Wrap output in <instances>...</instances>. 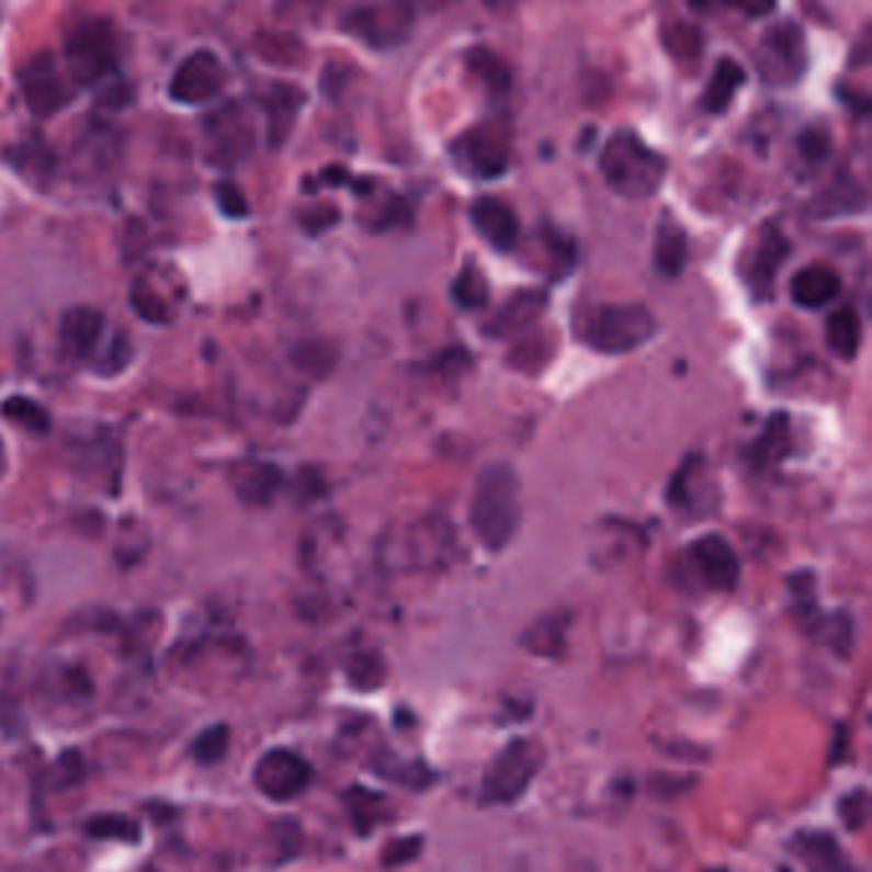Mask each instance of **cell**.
Masks as SVG:
<instances>
[{"mask_svg": "<svg viewBox=\"0 0 872 872\" xmlns=\"http://www.w3.org/2000/svg\"><path fill=\"white\" fill-rule=\"evenodd\" d=\"M745 80H747L745 69L739 67L735 59L727 57L720 59L712 72V82L706 84L704 95H701V107L709 113H724L732 105L737 92L743 90Z\"/></svg>", "mask_w": 872, "mask_h": 872, "instance_id": "21", "label": "cell"}, {"mask_svg": "<svg viewBox=\"0 0 872 872\" xmlns=\"http://www.w3.org/2000/svg\"><path fill=\"white\" fill-rule=\"evenodd\" d=\"M230 484H234L236 494L244 501H249L253 507H267L280 494L284 476L272 463L244 461L230 471Z\"/></svg>", "mask_w": 872, "mask_h": 872, "instance_id": "15", "label": "cell"}, {"mask_svg": "<svg viewBox=\"0 0 872 872\" xmlns=\"http://www.w3.org/2000/svg\"><path fill=\"white\" fill-rule=\"evenodd\" d=\"M228 739H230V732L226 724H215V727L200 732V735L192 739V745H190L192 758H195L200 766H215V762H220L223 758H226Z\"/></svg>", "mask_w": 872, "mask_h": 872, "instance_id": "31", "label": "cell"}, {"mask_svg": "<svg viewBox=\"0 0 872 872\" xmlns=\"http://www.w3.org/2000/svg\"><path fill=\"white\" fill-rule=\"evenodd\" d=\"M223 84H226V69H223L220 59L213 52L197 49L177 67L172 84H169V95L180 103L200 105L218 98Z\"/></svg>", "mask_w": 872, "mask_h": 872, "instance_id": "11", "label": "cell"}, {"mask_svg": "<svg viewBox=\"0 0 872 872\" xmlns=\"http://www.w3.org/2000/svg\"><path fill=\"white\" fill-rule=\"evenodd\" d=\"M789 453H791V422L785 415L778 412L768 420L762 435L747 448V455H750L755 471H768L775 468L783 458H789Z\"/></svg>", "mask_w": 872, "mask_h": 872, "instance_id": "20", "label": "cell"}, {"mask_svg": "<svg viewBox=\"0 0 872 872\" xmlns=\"http://www.w3.org/2000/svg\"><path fill=\"white\" fill-rule=\"evenodd\" d=\"M468 67L474 69V72L482 77V80L489 84L491 90L497 92H505L509 88V69L505 61H501L497 54L489 52V49H471L468 52Z\"/></svg>", "mask_w": 872, "mask_h": 872, "instance_id": "32", "label": "cell"}, {"mask_svg": "<svg viewBox=\"0 0 872 872\" xmlns=\"http://www.w3.org/2000/svg\"><path fill=\"white\" fill-rule=\"evenodd\" d=\"M0 412H3L5 420H11L13 426L23 428L26 433L44 435L49 430V415H46L42 405H36L29 397H8Z\"/></svg>", "mask_w": 872, "mask_h": 872, "instance_id": "30", "label": "cell"}, {"mask_svg": "<svg viewBox=\"0 0 872 872\" xmlns=\"http://www.w3.org/2000/svg\"><path fill=\"white\" fill-rule=\"evenodd\" d=\"M420 845H422L420 837L397 839V842H392L387 847V852H384V865L387 868L407 865V862H412L420 854Z\"/></svg>", "mask_w": 872, "mask_h": 872, "instance_id": "39", "label": "cell"}, {"mask_svg": "<svg viewBox=\"0 0 872 872\" xmlns=\"http://www.w3.org/2000/svg\"><path fill=\"white\" fill-rule=\"evenodd\" d=\"M543 766V750L532 739H514L497 755L482 781V801L489 806H509L530 789Z\"/></svg>", "mask_w": 872, "mask_h": 872, "instance_id": "4", "label": "cell"}, {"mask_svg": "<svg viewBox=\"0 0 872 872\" xmlns=\"http://www.w3.org/2000/svg\"><path fill=\"white\" fill-rule=\"evenodd\" d=\"M128 364V341L126 338H115V343L111 346V359L103 361V366H111L113 372H121Z\"/></svg>", "mask_w": 872, "mask_h": 872, "instance_id": "40", "label": "cell"}, {"mask_svg": "<svg viewBox=\"0 0 872 872\" xmlns=\"http://www.w3.org/2000/svg\"><path fill=\"white\" fill-rule=\"evenodd\" d=\"M566 630H568L566 614L547 612L530 624L528 632L522 635V645L528 647L530 653L540 655V658H555V655L563 653V645H566Z\"/></svg>", "mask_w": 872, "mask_h": 872, "instance_id": "22", "label": "cell"}, {"mask_svg": "<svg viewBox=\"0 0 872 872\" xmlns=\"http://www.w3.org/2000/svg\"><path fill=\"white\" fill-rule=\"evenodd\" d=\"M468 220L494 251H512L520 241V218L505 200L482 195L468 207Z\"/></svg>", "mask_w": 872, "mask_h": 872, "instance_id": "14", "label": "cell"}, {"mask_svg": "<svg viewBox=\"0 0 872 872\" xmlns=\"http://www.w3.org/2000/svg\"><path fill=\"white\" fill-rule=\"evenodd\" d=\"M207 131H211L223 159H241L251 149V134L246 131L244 121L238 118L236 107H226V111L215 113L211 123H207Z\"/></svg>", "mask_w": 872, "mask_h": 872, "instance_id": "23", "label": "cell"}, {"mask_svg": "<svg viewBox=\"0 0 872 872\" xmlns=\"http://www.w3.org/2000/svg\"><path fill=\"white\" fill-rule=\"evenodd\" d=\"M816 215L822 218H835L845 213H862L865 211V192H862L852 180H839L831 184L829 192L816 200Z\"/></svg>", "mask_w": 872, "mask_h": 872, "instance_id": "27", "label": "cell"}, {"mask_svg": "<svg viewBox=\"0 0 872 872\" xmlns=\"http://www.w3.org/2000/svg\"><path fill=\"white\" fill-rule=\"evenodd\" d=\"M545 292L540 290H530V292H520V295H514L509 303L501 307V310L494 315V318L486 322L482 328L484 336L489 338H505V336H512L517 330L528 328L530 322H535L540 315L545 310Z\"/></svg>", "mask_w": 872, "mask_h": 872, "instance_id": "19", "label": "cell"}, {"mask_svg": "<svg viewBox=\"0 0 872 872\" xmlns=\"http://www.w3.org/2000/svg\"><path fill=\"white\" fill-rule=\"evenodd\" d=\"M791 257V241L783 236L781 228L766 226L762 234L755 241L752 251L747 253L745 261V282L750 295L762 303V299L773 297V287L778 280V272L785 264V259Z\"/></svg>", "mask_w": 872, "mask_h": 872, "instance_id": "12", "label": "cell"}, {"mask_svg": "<svg viewBox=\"0 0 872 872\" xmlns=\"http://www.w3.org/2000/svg\"><path fill=\"white\" fill-rule=\"evenodd\" d=\"M131 305H134L138 318L154 322V326H165L169 320L167 303L157 295V290H154L151 284L136 282L134 290H131Z\"/></svg>", "mask_w": 872, "mask_h": 872, "instance_id": "34", "label": "cell"}, {"mask_svg": "<svg viewBox=\"0 0 872 872\" xmlns=\"http://www.w3.org/2000/svg\"><path fill=\"white\" fill-rule=\"evenodd\" d=\"M0 471H3V445H0Z\"/></svg>", "mask_w": 872, "mask_h": 872, "instance_id": "41", "label": "cell"}, {"mask_svg": "<svg viewBox=\"0 0 872 872\" xmlns=\"http://www.w3.org/2000/svg\"><path fill=\"white\" fill-rule=\"evenodd\" d=\"M808 67L806 36L799 23L778 21L760 38L758 69L770 84H793Z\"/></svg>", "mask_w": 872, "mask_h": 872, "instance_id": "6", "label": "cell"}, {"mask_svg": "<svg viewBox=\"0 0 872 872\" xmlns=\"http://www.w3.org/2000/svg\"><path fill=\"white\" fill-rule=\"evenodd\" d=\"M451 295L455 305L463 307V310H476V307H484L486 299H489V282L478 272L476 264H468L453 280Z\"/></svg>", "mask_w": 872, "mask_h": 872, "instance_id": "29", "label": "cell"}, {"mask_svg": "<svg viewBox=\"0 0 872 872\" xmlns=\"http://www.w3.org/2000/svg\"><path fill=\"white\" fill-rule=\"evenodd\" d=\"M599 172L607 188L624 200H647L663 188L668 161L650 149L635 131L620 128L607 138L599 154Z\"/></svg>", "mask_w": 872, "mask_h": 872, "instance_id": "2", "label": "cell"}, {"mask_svg": "<svg viewBox=\"0 0 872 872\" xmlns=\"http://www.w3.org/2000/svg\"><path fill=\"white\" fill-rule=\"evenodd\" d=\"M105 333V318L92 307H72L65 313L59 328V338L65 351L72 359H84L98 349L100 338Z\"/></svg>", "mask_w": 872, "mask_h": 872, "instance_id": "16", "label": "cell"}, {"mask_svg": "<svg viewBox=\"0 0 872 872\" xmlns=\"http://www.w3.org/2000/svg\"><path fill=\"white\" fill-rule=\"evenodd\" d=\"M689 558L701 581L714 591H729L739 581V558L722 535H701L689 547Z\"/></svg>", "mask_w": 872, "mask_h": 872, "instance_id": "13", "label": "cell"}, {"mask_svg": "<svg viewBox=\"0 0 872 872\" xmlns=\"http://www.w3.org/2000/svg\"><path fill=\"white\" fill-rule=\"evenodd\" d=\"M21 92L34 115H54L69 103L72 90L61 75L57 59L49 52L36 54L21 69Z\"/></svg>", "mask_w": 872, "mask_h": 872, "instance_id": "10", "label": "cell"}, {"mask_svg": "<svg viewBox=\"0 0 872 872\" xmlns=\"http://www.w3.org/2000/svg\"><path fill=\"white\" fill-rule=\"evenodd\" d=\"M299 105H303V92H297L295 88L274 84L272 92H269L267 107H269V141H272V146H282L284 138L290 136Z\"/></svg>", "mask_w": 872, "mask_h": 872, "instance_id": "25", "label": "cell"}, {"mask_svg": "<svg viewBox=\"0 0 872 872\" xmlns=\"http://www.w3.org/2000/svg\"><path fill=\"white\" fill-rule=\"evenodd\" d=\"M686 261H689V236H686L681 223L666 213L658 223V230H655V272L673 280V276H678L686 269Z\"/></svg>", "mask_w": 872, "mask_h": 872, "instance_id": "18", "label": "cell"}, {"mask_svg": "<svg viewBox=\"0 0 872 872\" xmlns=\"http://www.w3.org/2000/svg\"><path fill=\"white\" fill-rule=\"evenodd\" d=\"M839 814H842V822L847 824V829L858 831L868 819V793L854 791L852 796H847L842 801V806H839Z\"/></svg>", "mask_w": 872, "mask_h": 872, "instance_id": "38", "label": "cell"}, {"mask_svg": "<svg viewBox=\"0 0 872 872\" xmlns=\"http://www.w3.org/2000/svg\"><path fill=\"white\" fill-rule=\"evenodd\" d=\"M253 785L261 796L272 801H292L303 793L313 781V768L303 755L287 750V747H274L253 768Z\"/></svg>", "mask_w": 872, "mask_h": 872, "instance_id": "9", "label": "cell"}, {"mask_svg": "<svg viewBox=\"0 0 872 872\" xmlns=\"http://www.w3.org/2000/svg\"><path fill=\"white\" fill-rule=\"evenodd\" d=\"M215 197H218L220 211L230 215V218H244V215L249 213V203H246L244 192L238 190L234 182H220L218 188H215Z\"/></svg>", "mask_w": 872, "mask_h": 872, "instance_id": "37", "label": "cell"}, {"mask_svg": "<svg viewBox=\"0 0 872 872\" xmlns=\"http://www.w3.org/2000/svg\"><path fill=\"white\" fill-rule=\"evenodd\" d=\"M67 72L75 82L95 84L115 67V34L107 19L80 21L65 42Z\"/></svg>", "mask_w": 872, "mask_h": 872, "instance_id": "5", "label": "cell"}, {"mask_svg": "<svg viewBox=\"0 0 872 872\" xmlns=\"http://www.w3.org/2000/svg\"><path fill=\"white\" fill-rule=\"evenodd\" d=\"M862 346V320L854 307H842L831 313L827 320V349L837 359L852 361L858 359Z\"/></svg>", "mask_w": 872, "mask_h": 872, "instance_id": "24", "label": "cell"}, {"mask_svg": "<svg viewBox=\"0 0 872 872\" xmlns=\"http://www.w3.org/2000/svg\"><path fill=\"white\" fill-rule=\"evenodd\" d=\"M839 287H842V280L831 267L824 264H812L799 269L791 280V299L799 307H806V310H816V307L829 305L831 299L839 295Z\"/></svg>", "mask_w": 872, "mask_h": 872, "instance_id": "17", "label": "cell"}, {"mask_svg": "<svg viewBox=\"0 0 872 872\" xmlns=\"http://www.w3.org/2000/svg\"><path fill=\"white\" fill-rule=\"evenodd\" d=\"M799 149L801 154L808 161H822L829 157V149H831V138H829V131L827 128H819V126H812L806 128L804 134L799 138Z\"/></svg>", "mask_w": 872, "mask_h": 872, "instance_id": "36", "label": "cell"}, {"mask_svg": "<svg viewBox=\"0 0 872 872\" xmlns=\"http://www.w3.org/2000/svg\"><path fill=\"white\" fill-rule=\"evenodd\" d=\"M801 860L806 862L812 870H819V872H839L845 868V860H842V852H839V847L835 839L829 835H819V831H812V835H801L796 839V850Z\"/></svg>", "mask_w": 872, "mask_h": 872, "instance_id": "26", "label": "cell"}, {"mask_svg": "<svg viewBox=\"0 0 872 872\" xmlns=\"http://www.w3.org/2000/svg\"><path fill=\"white\" fill-rule=\"evenodd\" d=\"M346 801H349V808H351V816H353V824H356V829L361 831V835H369L374 824L382 819L380 808L384 806V799L380 796V793L364 791L356 785V789L349 791Z\"/></svg>", "mask_w": 872, "mask_h": 872, "instance_id": "33", "label": "cell"}, {"mask_svg": "<svg viewBox=\"0 0 872 872\" xmlns=\"http://www.w3.org/2000/svg\"><path fill=\"white\" fill-rule=\"evenodd\" d=\"M349 678L356 689H376L384 681V663L376 655H359L349 666Z\"/></svg>", "mask_w": 872, "mask_h": 872, "instance_id": "35", "label": "cell"}, {"mask_svg": "<svg viewBox=\"0 0 872 872\" xmlns=\"http://www.w3.org/2000/svg\"><path fill=\"white\" fill-rule=\"evenodd\" d=\"M658 330L653 310L647 305H599L576 313L574 333L586 349L620 356V353L637 351Z\"/></svg>", "mask_w": 872, "mask_h": 872, "instance_id": "3", "label": "cell"}, {"mask_svg": "<svg viewBox=\"0 0 872 872\" xmlns=\"http://www.w3.org/2000/svg\"><path fill=\"white\" fill-rule=\"evenodd\" d=\"M522 520V486L514 466L505 461L486 463L476 478L468 522L486 551L499 553L512 543Z\"/></svg>", "mask_w": 872, "mask_h": 872, "instance_id": "1", "label": "cell"}, {"mask_svg": "<svg viewBox=\"0 0 872 872\" xmlns=\"http://www.w3.org/2000/svg\"><path fill=\"white\" fill-rule=\"evenodd\" d=\"M415 26L410 5H361L343 15V31L372 49H395L405 44Z\"/></svg>", "mask_w": 872, "mask_h": 872, "instance_id": "7", "label": "cell"}, {"mask_svg": "<svg viewBox=\"0 0 872 872\" xmlns=\"http://www.w3.org/2000/svg\"><path fill=\"white\" fill-rule=\"evenodd\" d=\"M84 831L95 839H111V842L136 845L141 842V827L126 814H98L84 824Z\"/></svg>", "mask_w": 872, "mask_h": 872, "instance_id": "28", "label": "cell"}, {"mask_svg": "<svg viewBox=\"0 0 872 872\" xmlns=\"http://www.w3.org/2000/svg\"><path fill=\"white\" fill-rule=\"evenodd\" d=\"M451 157L463 174L474 180H494L507 172L505 134L489 123L471 128L451 144Z\"/></svg>", "mask_w": 872, "mask_h": 872, "instance_id": "8", "label": "cell"}]
</instances>
